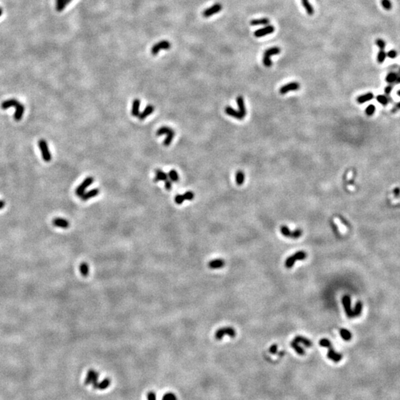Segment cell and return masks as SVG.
Returning a JSON list of instances; mask_svg holds the SVG:
<instances>
[{"label": "cell", "mask_w": 400, "mask_h": 400, "mask_svg": "<svg viewBox=\"0 0 400 400\" xmlns=\"http://www.w3.org/2000/svg\"><path fill=\"white\" fill-rule=\"evenodd\" d=\"M251 25L257 26V25H268L270 24V20L268 18H261V19H253L251 22Z\"/></svg>", "instance_id": "25"}, {"label": "cell", "mask_w": 400, "mask_h": 400, "mask_svg": "<svg viewBox=\"0 0 400 400\" xmlns=\"http://www.w3.org/2000/svg\"><path fill=\"white\" fill-rule=\"evenodd\" d=\"M381 5L383 6V8H385V10H391L392 8V3L390 0H381Z\"/></svg>", "instance_id": "41"}, {"label": "cell", "mask_w": 400, "mask_h": 400, "mask_svg": "<svg viewBox=\"0 0 400 400\" xmlns=\"http://www.w3.org/2000/svg\"><path fill=\"white\" fill-rule=\"evenodd\" d=\"M376 45L379 47L380 50H384L385 48V46H386V43H385L384 40H381V39H378V40H376Z\"/></svg>", "instance_id": "44"}, {"label": "cell", "mask_w": 400, "mask_h": 400, "mask_svg": "<svg viewBox=\"0 0 400 400\" xmlns=\"http://www.w3.org/2000/svg\"><path fill=\"white\" fill-rule=\"evenodd\" d=\"M398 77H399V76H398V74H397V73L391 72V73H389L387 75L386 78H385V80H386V82H387V83H390V84L394 83L395 84V82H396V80H397Z\"/></svg>", "instance_id": "36"}, {"label": "cell", "mask_w": 400, "mask_h": 400, "mask_svg": "<svg viewBox=\"0 0 400 400\" xmlns=\"http://www.w3.org/2000/svg\"><path fill=\"white\" fill-rule=\"evenodd\" d=\"M139 108H140V100L139 99H135L133 102L132 104V110H131V115L134 117L139 116Z\"/></svg>", "instance_id": "22"}, {"label": "cell", "mask_w": 400, "mask_h": 400, "mask_svg": "<svg viewBox=\"0 0 400 400\" xmlns=\"http://www.w3.org/2000/svg\"><path fill=\"white\" fill-rule=\"evenodd\" d=\"M168 177H169V179H170V180H171V182H179V174H178V173L176 172V170H173V169L171 170V171H169V173H168Z\"/></svg>", "instance_id": "32"}, {"label": "cell", "mask_w": 400, "mask_h": 400, "mask_svg": "<svg viewBox=\"0 0 400 400\" xmlns=\"http://www.w3.org/2000/svg\"><path fill=\"white\" fill-rule=\"evenodd\" d=\"M397 94L400 96V90H399V91H397ZM400 110V102H399V103L396 105L395 108L393 109V111H396V110Z\"/></svg>", "instance_id": "52"}, {"label": "cell", "mask_w": 400, "mask_h": 400, "mask_svg": "<svg viewBox=\"0 0 400 400\" xmlns=\"http://www.w3.org/2000/svg\"><path fill=\"white\" fill-rule=\"evenodd\" d=\"M147 400H157V396L153 391H150L147 394Z\"/></svg>", "instance_id": "49"}, {"label": "cell", "mask_w": 400, "mask_h": 400, "mask_svg": "<svg viewBox=\"0 0 400 400\" xmlns=\"http://www.w3.org/2000/svg\"><path fill=\"white\" fill-rule=\"evenodd\" d=\"M342 304H343L344 311L347 316L349 318H353V311L351 309V304H350V297L348 295H344L342 297Z\"/></svg>", "instance_id": "13"}, {"label": "cell", "mask_w": 400, "mask_h": 400, "mask_svg": "<svg viewBox=\"0 0 400 400\" xmlns=\"http://www.w3.org/2000/svg\"><path fill=\"white\" fill-rule=\"evenodd\" d=\"M19 103V102L18 101L17 99H10L8 100H5L2 102L1 104V108L3 110H6L8 109V108H12V107H16L18 104Z\"/></svg>", "instance_id": "17"}, {"label": "cell", "mask_w": 400, "mask_h": 400, "mask_svg": "<svg viewBox=\"0 0 400 400\" xmlns=\"http://www.w3.org/2000/svg\"><path fill=\"white\" fill-rule=\"evenodd\" d=\"M277 345L276 344H273V345L270 348V352L271 354H276V351H277Z\"/></svg>", "instance_id": "51"}, {"label": "cell", "mask_w": 400, "mask_h": 400, "mask_svg": "<svg viewBox=\"0 0 400 400\" xmlns=\"http://www.w3.org/2000/svg\"><path fill=\"white\" fill-rule=\"evenodd\" d=\"M307 257V253H305V251H298L296 253H295L294 254H293L292 256H289L288 259H286L285 262V265L287 268H291L293 267V264H294L295 262L296 261H299V260H304L306 259Z\"/></svg>", "instance_id": "3"}, {"label": "cell", "mask_w": 400, "mask_h": 400, "mask_svg": "<svg viewBox=\"0 0 400 400\" xmlns=\"http://www.w3.org/2000/svg\"><path fill=\"white\" fill-rule=\"evenodd\" d=\"M172 187H173V184H172V182L170 179H167L166 181H165V189L167 190H171Z\"/></svg>", "instance_id": "48"}, {"label": "cell", "mask_w": 400, "mask_h": 400, "mask_svg": "<svg viewBox=\"0 0 400 400\" xmlns=\"http://www.w3.org/2000/svg\"><path fill=\"white\" fill-rule=\"evenodd\" d=\"M237 105L239 106V111L240 114H241L242 116H243L244 118L246 116V108H245V102H244V99L243 96H238L237 98Z\"/></svg>", "instance_id": "21"}, {"label": "cell", "mask_w": 400, "mask_h": 400, "mask_svg": "<svg viewBox=\"0 0 400 400\" xmlns=\"http://www.w3.org/2000/svg\"><path fill=\"white\" fill-rule=\"evenodd\" d=\"M110 384V379L108 378H105L102 380L101 382L98 383L97 387H96V389H100V390H104L106 388H108L109 387V385Z\"/></svg>", "instance_id": "33"}, {"label": "cell", "mask_w": 400, "mask_h": 400, "mask_svg": "<svg viewBox=\"0 0 400 400\" xmlns=\"http://www.w3.org/2000/svg\"><path fill=\"white\" fill-rule=\"evenodd\" d=\"M79 270L83 276H87L89 274V266L86 262H83L79 266Z\"/></svg>", "instance_id": "34"}, {"label": "cell", "mask_w": 400, "mask_h": 400, "mask_svg": "<svg viewBox=\"0 0 400 400\" xmlns=\"http://www.w3.org/2000/svg\"><path fill=\"white\" fill-rule=\"evenodd\" d=\"M184 198L185 200H192L194 198V194L192 191H187L183 194Z\"/></svg>", "instance_id": "46"}, {"label": "cell", "mask_w": 400, "mask_h": 400, "mask_svg": "<svg viewBox=\"0 0 400 400\" xmlns=\"http://www.w3.org/2000/svg\"><path fill=\"white\" fill-rule=\"evenodd\" d=\"M93 181H94V179L92 177V176H88V177L86 178V179L77 187V189H76L75 193L76 194H77V196L81 197V196L85 193L86 188H87L88 187H89L90 185H91V184L93 183Z\"/></svg>", "instance_id": "7"}, {"label": "cell", "mask_w": 400, "mask_h": 400, "mask_svg": "<svg viewBox=\"0 0 400 400\" xmlns=\"http://www.w3.org/2000/svg\"><path fill=\"white\" fill-rule=\"evenodd\" d=\"M156 173V177L153 179V181L155 182H157L159 181H166V180L168 179V176L167 173H165V172L160 169H157L155 171Z\"/></svg>", "instance_id": "23"}, {"label": "cell", "mask_w": 400, "mask_h": 400, "mask_svg": "<svg viewBox=\"0 0 400 400\" xmlns=\"http://www.w3.org/2000/svg\"><path fill=\"white\" fill-rule=\"evenodd\" d=\"M24 106L19 102V103L18 104L16 107V112L13 116L14 120L17 121V122L18 121L21 120V119L22 118V116H23L24 114Z\"/></svg>", "instance_id": "19"}, {"label": "cell", "mask_w": 400, "mask_h": 400, "mask_svg": "<svg viewBox=\"0 0 400 400\" xmlns=\"http://www.w3.org/2000/svg\"><path fill=\"white\" fill-rule=\"evenodd\" d=\"M301 5H302L303 8L305 9L307 13L310 16L313 15V14L314 13V9H313L312 5H311V3H309V0H301Z\"/></svg>", "instance_id": "27"}, {"label": "cell", "mask_w": 400, "mask_h": 400, "mask_svg": "<svg viewBox=\"0 0 400 400\" xmlns=\"http://www.w3.org/2000/svg\"><path fill=\"white\" fill-rule=\"evenodd\" d=\"M293 341H295L297 343H301L303 344L304 345H305L306 347H311L312 346V342L311 340L307 339V338L305 337V336H297L296 337L294 338Z\"/></svg>", "instance_id": "24"}, {"label": "cell", "mask_w": 400, "mask_h": 400, "mask_svg": "<svg viewBox=\"0 0 400 400\" xmlns=\"http://www.w3.org/2000/svg\"><path fill=\"white\" fill-rule=\"evenodd\" d=\"M397 52L395 50H391L387 53V56H388L389 58L394 59L397 57Z\"/></svg>", "instance_id": "47"}, {"label": "cell", "mask_w": 400, "mask_h": 400, "mask_svg": "<svg viewBox=\"0 0 400 400\" xmlns=\"http://www.w3.org/2000/svg\"><path fill=\"white\" fill-rule=\"evenodd\" d=\"M376 100L382 105H387L390 102L388 96L387 95H378L376 96Z\"/></svg>", "instance_id": "38"}, {"label": "cell", "mask_w": 400, "mask_h": 400, "mask_svg": "<svg viewBox=\"0 0 400 400\" xmlns=\"http://www.w3.org/2000/svg\"><path fill=\"white\" fill-rule=\"evenodd\" d=\"M171 131H173V129L168 128V127L164 126V127H162V128H160L159 129H158V131H157V133H156V134H157V136H162V135L168 134V133L171 132Z\"/></svg>", "instance_id": "39"}, {"label": "cell", "mask_w": 400, "mask_h": 400, "mask_svg": "<svg viewBox=\"0 0 400 400\" xmlns=\"http://www.w3.org/2000/svg\"><path fill=\"white\" fill-rule=\"evenodd\" d=\"M99 194V190L98 189V188H94V189L89 190L88 192L85 193V194H84L80 198H81L82 200L85 202V201H87L88 200H90V199L95 197V196H97Z\"/></svg>", "instance_id": "18"}, {"label": "cell", "mask_w": 400, "mask_h": 400, "mask_svg": "<svg viewBox=\"0 0 400 400\" xmlns=\"http://www.w3.org/2000/svg\"><path fill=\"white\" fill-rule=\"evenodd\" d=\"M339 333L341 337L345 341H350L352 338V334L350 332L348 331V330L344 329V328H342L340 329L339 331Z\"/></svg>", "instance_id": "29"}, {"label": "cell", "mask_w": 400, "mask_h": 400, "mask_svg": "<svg viewBox=\"0 0 400 400\" xmlns=\"http://www.w3.org/2000/svg\"><path fill=\"white\" fill-rule=\"evenodd\" d=\"M170 48H171V43L167 40H163L153 46L152 49H151V53L156 56L159 53V51L163 50H168Z\"/></svg>", "instance_id": "9"}, {"label": "cell", "mask_w": 400, "mask_h": 400, "mask_svg": "<svg viewBox=\"0 0 400 400\" xmlns=\"http://www.w3.org/2000/svg\"><path fill=\"white\" fill-rule=\"evenodd\" d=\"M281 233L284 237L291 238V239H298L302 235V231L301 229H296L294 231H291L286 225H282L280 227Z\"/></svg>", "instance_id": "5"}, {"label": "cell", "mask_w": 400, "mask_h": 400, "mask_svg": "<svg viewBox=\"0 0 400 400\" xmlns=\"http://www.w3.org/2000/svg\"><path fill=\"white\" fill-rule=\"evenodd\" d=\"M225 113H226V114L228 115V116H232V117L237 119V120H242L244 119L243 116H242L241 114H240L239 111L234 110L233 108H231V106H227L226 108H225Z\"/></svg>", "instance_id": "14"}, {"label": "cell", "mask_w": 400, "mask_h": 400, "mask_svg": "<svg viewBox=\"0 0 400 400\" xmlns=\"http://www.w3.org/2000/svg\"><path fill=\"white\" fill-rule=\"evenodd\" d=\"M225 262L221 259H213L208 262V267L211 269H219V268H223L225 265Z\"/></svg>", "instance_id": "16"}, {"label": "cell", "mask_w": 400, "mask_h": 400, "mask_svg": "<svg viewBox=\"0 0 400 400\" xmlns=\"http://www.w3.org/2000/svg\"><path fill=\"white\" fill-rule=\"evenodd\" d=\"M245 173L242 171H238L236 173V182L238 185H242L245 182Z\"/></svg>", "instance_id": "30"}, {"label": "cell", "mask_w": 400, "mask_h": 400, "mask_svg": "<svg viewBox=\"0 0 400 400\" xmlns=\"http://www.w3.org/2000/svg\"><path fill=\"white\" fill-rule=\"evenodd\" d=\"M399 73H400V68H399Z\"/></svg>", "instance_id": "56"}, {"label": "cell", "mask_w": 400, "mask_h": 400, "mask_svg": "<svg viewBox=\"0 0 400 400\" xmlns=\"http://www.w3.org/2000/svg\"><path fill=\"white\" fill-rule=\"evenodd\" d=\"M222 9V5L219 3H216L214 4V5L211 6V7L207 8V9L203 11L202 15L205 18H208L210 16L214 15V14L218 13L219 12H220Z\"/></svg>", "instance_id": "10"}, {"label": "cell", "mask_w": 400, "mask_h": 400, "mask_svg": "<svg viewBox=\"0 0 400 400\" xmlns=\"http://www.w3.org/2000/svg\"><path fill=\"white\" fill-rule=\"evenodd\" d=\"M53 224L61 228H67L69 227V221L63 218H55L53 220Z\"/></svg>", "instance_id": "20"}, {"label": "cell", "mask_w": 400, "mask_h": 400, "mask_svg": "<svg viewBox=\"0 0 400 400\" xmlns=\"http://www.w3.org/2000/svg\"><path fill=\"white\" fill-rule=\"evenodd\" d=\"M373 97H374V96H373V94L372 93H368L364 94V95L360 96L356 100H357L358 103L363 104V103H365V102H367L370 101V100L371 99H373Z\"/></svg>", "instance_id": "26"}, {"label": "cell", "mask_w": 400, "mask_h": 400, "mask_svg": "<svg viewBox=\"0 0 400 400\" xmlns=\"http://www.w3.org/2000/svg\"><path fill=\"white\" fill-rule=\"evenodd\" d=\"M154 110H155L154 106L152 105V104H148V105H147L146 108H145V110L139 114V119L140 120H145L147 116H150L151 114H152V113L154 111Z\"/></svg>", "instance_id": "15"}, {"label": "cell", "mask_w": 400, "mask_h": 400, "mask_svg": "<svg viewBox=\"0 0 400 400\" xmlns=\"http://www.w3.org/2000/svg\"><path fill=\"white\" fill-rule=\"evenodd\" d=\"M319 343L320 346L328 348V357L329 358L330 360L333 361L334 362H339L341 361V360L342 359V354H339V353L336 352L335 350H334L333 346H332L331 342H330L329 339H320Z\"/></svg>", "instance_id": "1"}, {"label": "cell", "mask_w": 400, "mask_h": 400, "mask_svg": "<svg viewBox=\"0 0 400 400\" xmlns=\"http://www.w3.org/2000/svg\"><path fill=\"white\" fill-rule=\"evenodd\" d=\"M291 346L292 347L293 349L295 350V351H296L297 354H299V355H304L305 354V350L303 349L301 347H300L298 344L297 342H296L295 341H292L291 342Z\"/></svg>", "instance_id": "35"}, {"label": "cell", "mask_w": 400, "mask_h": 400, "mask_svg": "<svg viewBox=\"0 0 400 400\" xmlns=\"http://www.w3.org/2000/svg\"><path fill=\"white\" fill-rule=\"evenodd\" d=\"M174 136H175V133H174L173 130L171 131L170 133H168V134H167V136H166V138L165 139V140H164V141H163V145H165V146H166V147L169 146V145L171 144L172 141H173V139L174 138Z\"/></svg>", "instance_id": "31"}, {"label": "cell", "mask_w": 400, "mask_h": 400, "mask_svg": "<svg viewBox=\"0 0 400 400\" xmlns=\"http://www.w3.org/2000/svg\"><path fill=\"white\" fill-rule=\"evenodd\" d=\"M299 88H300V85L298 83L293 82V83H288L287 85H283L280 89V93L281 94H285L290 91H298Z\"/></svg>", "instance_id": "11"}, {"label": "cell", "mask_w": 400, "mask_h": 400, "mask_svg": "<svg viewBox=\"0 0 400 400\" xmlns=\"http://www.w3.org/2000/svg\"><path fill=\"white\" fill-rule=\"evenodd\" d=\"M225 335L229 336L231 338L235 337L236 336L235 330L231 327H225V328H219V330H217L216 331V333H215V338H216L217 340H221L223 338V336Z\"/></svg>", "instance_id": "6"}, {"label": "cell", "mask_w": 400, "mask_h": 400, "mask_svg": "<svg viewBox=\"0 0 400 400\" xmlns=\"http://www.w3.org/2000/svg\"><path fill=\"white\" fill-rule=\"evenodd\" d=\"M39 147H40L41 153H42V159L45 162L49 163L51 160V154L49 150L48 142L45 139H40L39 141Z\"/></svg>", "instance_id": "4"}, {"label": "cell", "mask_w": 400, "mask_h": 400, "mask_svg": "<svg viewBox=\"0 0 400 400\" xmlns=\"http://www.w3.org/2000/svg\"><path fill=\"white\" fill-rule=\"evenodd\" d=\"M280 52L281 50L279 47H272V48L267 49L264 52L263 60H262L264 66L267 67H271L273 62L270 60V57L272 56H275V55L280 54Z\"/></svg>", "instance_id": "2"}, {"label": "cell", "mask_w": 400, "mask_h": 400, "mask_svg": "<svg viewBox=\"0 0 400 400\" xmlns=\"http://www.w3.org/2000/svg\"><path fill=\"white\" fill-rule=\"evenodd\" d=\"M362 311V303L361 301H357V303L356 304V306H355V309L354 311H353V315H354V317H358L361 314Z\"/></svg>", "instance_id": "37"}, {"label": "cell", "mask_w": 400, "mask_h": 400, "mask_svg": "<svg viewBox=\"0 0 400 400\" xmlns=\"http://www.w3.org/2000/svg\"><path fill=\"white\" fill-rule=\"evenodd\" d=\"M98 376H99V373L98 372H96V371L94 370H89L88 371L87 373V376H86L85 380V385H90L92 384L93 385V388L96 389V387H97L98 385Z\"/></svg>", "instance_id": "8"}, {"label": "cell", "mask_w": 400, "mask_h": 400, "mask_svg": "<svg viewBox=\"0 0 400 400\" xmlns=\"http://www.w3.org/2000/svg\"><path fill=\"white\" fill-rule=\"evenodd\" d=\"M375 110H376V107L373 105V104H370V105H368V108H366L365 113L368 116H372V115L374 114Z\"/></svg>", "instance_id": "42"}, {"label": "cell", "mask_w": 400, "mask_h": 400, "mask_svg": "<svg viewBox=\"0 0 400 400\" xmlns=\"http://www.w3.org/2000/svg\"><path fill=\"white\" fill-rule=\"evenodd\" d=\"M72 0H56V10L58 11H61L64 10L65 7L71 3Z\"/></svg>", "instance_id": "28"}, {"label": "cell", "mask_w": 400, "mask_h": 400, "mask_svg": "<svg viewBox=\"0 0 400 400\" xmlns=\"http://www.w3.org/2000/svg\"><path fill=\"white\" fill-rule=\"evenodd\" d=\"M392 90H393V86L392 85H388V86H387V87H385V94H386L387 96H388L389 94L391 93V92L392 91Z\"/></svg>", "instance_id": "50"}, {"label": "cell", "mask_w": 400, "mask_h": 400, "mask_svg": "<svg viewBox=\"0 0 400 400\" xmlns=\"http://www.w3.org/2000/svg\"><path fill=\"white\" fill-rule=\"evenodd\" d=\"M5 205V203L3 200H0V209H3Z\"/></svg>", "instance_id": "53"}, {"label": "cell", "mask_w": 400, "mask_h": 400, "mask_svg": "<svg viewBox=\"0 0 400 400\" xmlns=\"http://www.w3.org/2000/svg\"><path fill=\"white\" fill-rule=\"evenodd\" d=\"M395 84H400V77H399H399H397V80H396Z\"/></svg>", "instance_id": "54"}, {"label": "cell", "mask_w": 400, "mask_h": 400, "mask_svg": "<svg viewBox=\"0 0 400 400\" xmlns=\"http://www.w3.org/2000/svg\"><path fill=\"white\" fill-rule=\"evenodd\" d=\"M184 200H184L183 194H177L175 196V202L177 205L182 204V203L184 202Z\"/></svg>", "instance_id": "45"}, {"label": "cell", "mask_w": 400, "mask_h": 400, "mask_svg": "<svg viewBox=\"0 0 400 400\" xmlns=\"http://www.w3.org/2000/svg\"><path fill=\"white\" fill-rule=\"evenodd\" d=\"M162 400H177V399H176L175 394H173V393H168L163 396Z\"/></svg>", "instance_id": "43"}, {"label": "cell", "mask_w": 400, "mask_h": 400, "mask_svg": "<svg viewBox=\"0 0 400 400\" xmlns=\"http://www.w3.org/2000/svg\"><path fill=\"white\" fill-rule=\"evenodd\" d=\"M387 56V53L384 50H380L377 54V61L379 63L384 62Z\"/></svg>", "instance_id": "40"}, {"label": "cell", "mask_w": 400, "mask_h": 400, "mask_svg": "<svg viewBox=\"0 0 400 400\" xmlns=\"http://www.w3.org/2000/svg\"><path fill=\"white\" fill-rule=\"evenodd\" d=\"M2 14H3V11H2V10L0 9V16H2Z\"/></svg>", "instance_id": "55"}, {"label": "cell", "mask_w": 400, "mask_h": 400, "mask_svg": "<svg viewBox=\"0 0 400 400\" xmlns=\"http://www.w3.org/2000/svg\"><path fill=\"white\" fill-rule=\"evenodd\" d=\"M274 30H275L274 27L268 24V25L264 27V28H260V29L256 30V31L254 32L253 35L256 36V37L260 38V37H262V36H264L265 35L272 34V33L274 32Z\"/></svg>", "instance_id": "12"}]
</instances>
